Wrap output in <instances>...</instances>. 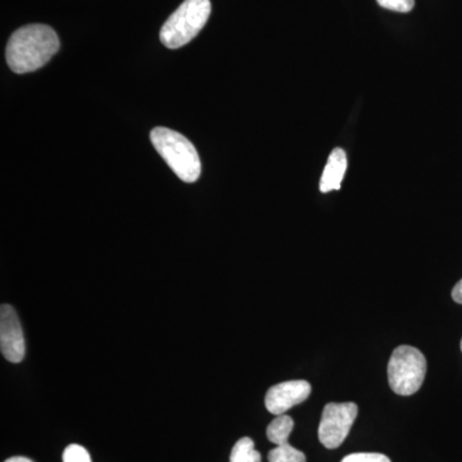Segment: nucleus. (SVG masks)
I'll return each mask as SVG.
<instances>
[{
    "label": "nucleus",
    "mask_w": 462,
    "mask_h": 462,
    "mask_svg": "<svg viewBox=\"0 0 462 462\" xmlns=\"http://www.w3.org/2000/svg\"><path fill=\"white\" fill-rule=\"evenodd\" d=\"M5 462H32L30 458L23 457V456H16V457L8 458Z\"/></svg>",
    "instance_id": "obj_16"
},
{
    "label": "nucleus",
    "mask_w": 462,
    "mask_h": 462,
    "mask_svg": "<svg viewBox=\"0 0 462 462\" xmlns=\"http://www.w3.org/2000/svg\"><path fill=\"white\" fill-rule=\"evenodd\" d=\"M311 394V384L306 380H289L267 391L264 406L273 415H284L291 407L305 402Z\"/></svg>",
    "instance_id": "obj_7"
},
{
    "label": "nucleus",
    "mask_w": 462,
    "mask_h": 462,
    "mask_svg": "<svg viewBox=\"0 0 462 462\" xmlns=\"http://www.w3.org/2000/svg\"><path fill=\"white\" fill-rule=\"evenodd\" d=\"M60 47L57 32L51 26L33 23L12 33L5 58L12 71L27 74L47 65Z\"/></svg>",
    "instance_id": "obj_1"
},
{
    "label": "nucleus",
    "mask_w": 462,
    "mask_h": 462,
    "mask_svg": "<svg viewBox=\"0 0 462 462\" xmlns=\"http://www.w3.org/2000/svg\"><path fill=\"white\" fill-rule=\"evenodd\" d=\"M427 375L425 356L410 346L394 349L388 364V380L392 391L400 396H411L421 388Z\"/></svg>",
    "instance_id": "obj_4"
},
{
    "label": "nucleus",
    "mask_w": 462,
    "mask_h": 462,
    "mask_svg": "<svg viewBox=\"0 0 462 462\" xmlns=\"http://www.w3.org/2000/svg\"><path fill=\"white\" fill-rule=\"evenodd\" d=\"M452 298H454L455 302L462 305V281L455 285L454 291H452Z\"/></svg>",
    "instance_id": "obj_15"
},
{
    "label": "nucleus",
    "mask_w": 462,
    "mask_h": 462,
    "mask_svg": "<svg viewBox=\"0 0 462 462\" xmlns=\"http://www.w3.org/2000/svg\"><path fill=\"white\" fill-rule=\"evenodd\" d=\"M63 462H91V458L83 446L69 445L63 452Z\"/></svg>",
    "instance_id": "obj_12"
},
{
    "label": "nucleus",
    "mask_w": 462,
    "mask_h": 462,
    "mask_svg": "<svg viewBox=\"0 0 462 462\" xmlns=\"http://www.w3.org/2000/svg\"><path fill=\"white\" fill-rule=\"evenodd\" d=\"M211 12L209 0H185L163 23L161 42L169 50L184 47L205 27Z\"/></svg>",
    "instance_id": "obj_3"
},
{
    "label": "nucleus",
    "mask_w": 462,
    "mask_h": 462,
    "mask_svg": "<svg viewBox=\"0 0 462 462\" xmlns=\"http://www.w3.org/2000/svg\"><path fill=\"white\" fill-rule=\"evenodd\" d=\"M151 141L160 156L180 180L189 184L199 180L202 165L193 143L188 141L180 133L166 127L152 130Z\"/></svg>",
    "instance_id": "obj_2"
},
{
    "label": "nucleus",
    "mask_w": 462,
    "mask_h": 462,
    "mask_svg": "<svg viewBox=\"0 0 462 462\" xmlns=\"http://www.w3.org/2000/svg\"><path fill=\"white\" fill-rule=\"evenodd\" d=\"M358 407L354 402L328 403L319 425V439L327 448H338L357 418Z\"/></svg>",
    "instance_id": "obj_5"
},
{
    "label": "nucleus",
    "mask_w": 462,
    "mask_h": 462,
    "mask_svg": "<svg viewBox=\"0 0 462 462\" xmlns=\"http://www.w3.org/2000/svg\"><path fill=\"white\" fill-rule=\"evenodd\" d=\"M269 462H306V456L287 443L269 452Z\"/></svg>",
    "instance_id": "obj_11"
},
{
    "label": "nucleus",
    "mask_w": 462,
    "mask_h": 462,
    "mask_svg": "<svg viewBox=\"0 0 462 462\" xmlns=\"http://www.w3.org/2000/svg\"><path fill=\"white\" fill-rule=\"evenodd\" d=\"M293 428L294 421L291 416L285 415V413L284 415L276 416V419H273L270 422L269 427H267V438H269L270 442H273V445H287L289 443V436H291Z\"/></svg>",
    "instance_id": "obj_9"
},
{
    "label": "nucleus",
    "mask_w": 462,
    "mask_h": 462,
    "mask_svg": "<svg viewBox=\"0 0 462 462\" xmlns=\"http://www.w3.org/2000/svg\"><path fill=\"white\" fill-rule=\"evenodd\" d=\"M342 462H391L387 456L383 454H369V452H360V454H352L346 456Z\"/></svg>",
    "instance_id": "obj_14"
},
{
    "label": "nucleus",
    "mask_w": 462,
    "mask_h": 462,
    "mask_svg": "<svg viewBox=\"0 0 462 462\" xmlns=\"http://www.w3.org/2000/svg\"><path fill=\"white\" fill-rule=\"evenodd\" d=\"M230 462H261V454L254 448L251 438L245 437L231 449Z\"/></svg>",
    "instance_id": "obj_10"
},
{
    "label": "nucleus",
    "mask_w": 462,
    "mask_h": 462,
    "mask_svg": "<svg viewBox=\"0 0 462 462\" xmlns=\"http://www.w3.org/2000/svg\"><path fill=\"white\" fill-rule=\"evenodd\" d=\"M0 351L12 364H20L26 354L23 327L16 310L9 305L0 307Z\"/></svg>",
    "instance_id": "obj_6"
},
{
    "label": "nucleus",
    "mask_w": 462,
    "mask_h": 462,
    "mask_svg": "<svg viewBox=\"0 0 462 462\" xmlns=\"http://www.w3.org/2000/svg\"><path fill=\"white\" fill-rule=\"evenodd\" d=\"M346 167H348V160H346V152L342 148L333 149L329 158H328L327 166L322 171L320 179L321 193H329V191L340 189Z\"/></svg>",
    "instance_id": "obj_8"
},
{
    "label": "nucleus",
    "mask_w": 462,
    "mask_h": 462,
    "mask_svg": "<svg viewBox=\"0 0 462 462\" xmlns=\"http://www.w3.org/2000/svg\"><path fill=\"white\" fill-rule=\"evenodd\" d=\"M376 2L380 7L398 12V14L411 12L415 5V0H376Z\"/></svg>",
    "instance_id": "obj_13"
},
{
    "label": "nucleus",
    "mask_w": 462,
    "mask_h": 462,
    "mask_svg": "<svg viewBox=\"0 0 462 462\" xmlns=\"http://www.w3.org/2000/svg\"><path fill=\"white\" fill-rule=\"evenodd\" d=\"M461 351H462V340H461Z\"/></svg>",
    "instance_id": "obj_17"
}]
</instances>
